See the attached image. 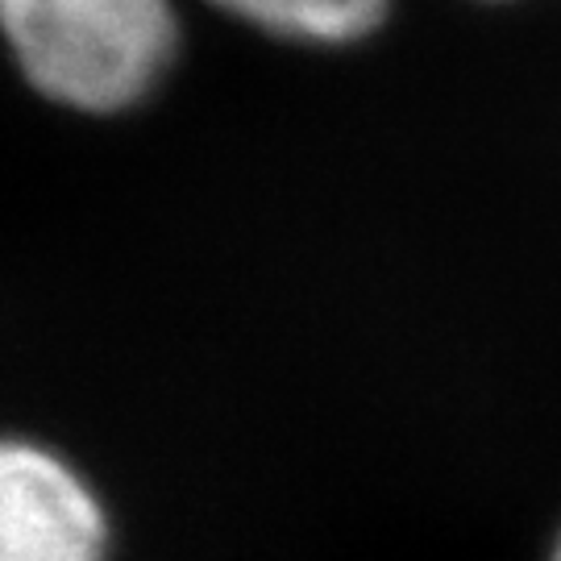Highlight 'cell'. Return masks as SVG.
<instances>
[{"mask_svg": "<svg viewBox=\"0 0 561 561\" xmlns=\"http://www.w3.org/2000/svg\"><path fill=\"white\" fill-rule=\"evenodd\" d=\"M0 561H113L96 482L55 445L0 433Z\"/></svg>", "mask_w": 561, "mask_h": 561, "instance_id": "2", "label": "cell"}, {"mask_svg": "<svg viewBox=\"0 0 561 561\" xmlns=\"http://www.w3.org/2000/svg\"><path fill=\"white\" fill-rule=\"evenodd\" d=\"M262 38L308 50H345L375 38L396 0H204Z\"/></svg>", "mask_w": 561, "mask_h": 561, "instance_id": "3", "label": "cell"}, {"mask_svg": "<svg viewBox=\"0 0 561 561\" xmlns=\"http://www.w3.org/2000/svg\"><path fill=\"white\" fill-rule=\"evenodd\" d=\"M0 46L42 101L121 117L175 71L180 0H0Z\"/></svg>", "mask_w": 561, "mask_h": 561, "instance_id": "1", "label": "cell"}, {"mask_svg": "<svg viewBox=\"0 0 561 561\" xmlns=\"http://www.w3.org/2000/svg\"><path fill=\"white\" fill-rule=\"evenodd\" d=\"M474 4H507V0H474Z\"/></svg>", "mask_w": 561, "mask_h": 561, "instance_id": "5", "label": "cell"}, {"mask_svg": "<svg viewBox=\"0 0 561 561\" xmlns=\"http://www.w3.org/2000/svg\"><path fill=\"white\" fill-rule=\"evenodd\" d=\"M541 561H561V524H558V533L549 537V549H545Z\"/></svg>", "mask_w": 561, "mask_h": 561, "instance_id": "4", "label": "cell"}]
</instances>
